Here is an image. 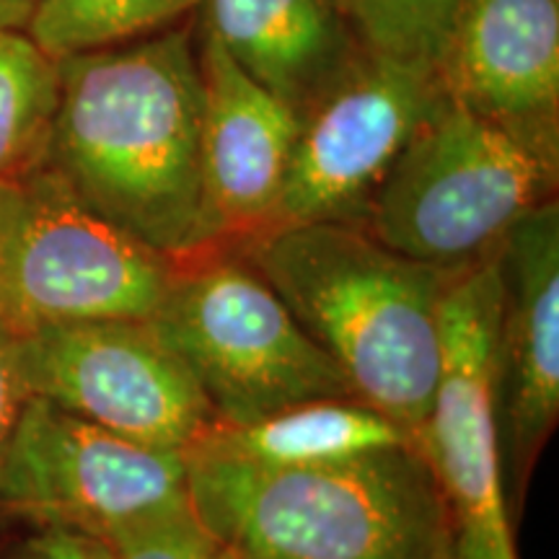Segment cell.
Here are the masks:
<instances>
[{
    "label": "cell",
    "instance_id": "obj_1",
    "mask_svg": "<svg viewBox=\"0 0 559 559\" xmlns=\"http://www.w3.org/2000/svg\"><path fill=\"white\" fill-rule=\"evenodd\" d=\"M194 21L62 58L45 164L91 210L171 260L205 251Z\"/></svg>",
    "mask_w": 559,
    "mask_h": 559
},
{
    "label": "cell",
    "instance_id": "obj_2",
    "mask_svg": "<svg viewBox=\"0 0 559 559\" xmlns=\"http://www.w3.org/2000/svg\"><path fill=\"white\" fill-rule=\"evenodd\" d=\"M330 355L353 396L419 449L443 360V304L461 272L409 260L353 223H300L236 247Z\"/></svg>",
    "mask_w": 559,
    "mask_h": 559
},
{
    "label": "cell",
    "instance_id": "obj_3",
    "mask_svg": "<svg viewBox=\"0 0 559 559\" xmlns=\"http://www.w3.org/2000/svg\"><path fill=\"white\" fill-rule=\"evenodd\" d=\"M194 515L239 559H449L428 461L402 445L296 469L187 459Z\"/></svg>",
    "mask_w": 559,
    "mask_h": 559
},
{
    "label": "cell",
    "instance_id": "obj_4",
    "mask_svg": "<svg viewBox=\"0 0 559 559\" xmlns=\"http://www.w3.org/2000/svg\"><path fill=\"white\" fill-rule=\"evenodd\" d=\"M557 164L445 96L404 145L360 226L409 260L466 272L489 260L528 210L557 198Z\"/></svg>",
    "mask_w": 559,
    "mask_h": 559
},
{
    "label": "cell",
    "instance_id": "obj_5",
    "mask_svg": "<svg viewBox=\"0 0 559 559\" xmlns=\"http://www.w3.org/2000/svg\"><path fill=\"white\" fill-rule=\"evenodd\" d=\"M148 321L198 381L218 423L355 400L330 355L236 247L179 260Z\"/></svg>",
    "mask_w": 559,
    "mask_h": 559
},
{
    "label": "cell",
    "instance_id": "obj_6",
    "mask_svg": "<svg viewBox=\"0 0 559 559\" xmlns=\"http://www.w3.org/2000/svg\"><path fill=\"white\" fill-rule=\"evenodd\" d=\"M177 264L91 210L50 166L0 181V321L13 337L151 319Z\"/></svg>",
    "mask_w": 559,
    "mask_h": 559
},
{
    "label": "cell",
    "instance_id": "obj_7",
    "mask_svg": "<svg viewBox=\"0 0 559 559\" xmlns=\"http://www.w3.org/2000/svg\"><path fill=\"white\" fill-rule=\"evenodd\" d=\"M498 251L453 280L443 304V360L419 453L451 521L456 559H519L498 428Z\"/></svg>",
    "mask_w": 559,
    "mask_h": 559
},
{
    "label": "cell",
    "instance_id": "obj_8",
    "mask_svg": "<svg viewBox=\"0 0 559 559\" xmlns=\"http://www.w3.org/2000/svg\"><path fill=\"white\" fill-rule=\"evenodd\" d=\"M192 510L187 456L32 396L0 451V513L109 539Z\"/></svg>",
    "mask_w": 559,
    "mask_h": 559
},
{
    "label": "cell",
    "instance_id": "obj_9",
    "mask_svg": "<svg viewBox=\"0 0 559 559\" xmlns=\"http://www.w3.org/2000/svg\"><path fill=\"white\" fill-rule=\"evenodd\" d=\"M16 362L29 396L145 449L187 453L218 423L198 381L148 319L21 334Z\"/></svg>",
    "mask_w": 559,
    "mask_h": 559
},
{
    "label": "cell",
    "instance_id": "obj_10",
    "mask_svg": "<svg viewBox=\"0 0 559 559\" xmlns=\"http://www.w3.org/2000/svg\"><path fill=\"white\" fill-rule=\"evenodd\" d=\"M443 102L438 73L360 50L300 111L288 179L267 230L360 226L404 145Z\"/></svg>",
    "mask_w": 559,
    "mask_h": 559
},
{
    "label": "cell",
    "instance_id": "obj_11",
    "mask_svg": "<svg viewBox=\"0 0 559 559\" xmlns=\"http://www.w3.org/2000/svg\"><path fill=\"white\" fill-rule=\"evenodd\" d=\"M498 428L506 489L523 492L559 419V205L551 198L498 247Z\"/></svg>",
    "mask_w": 559,
    "mask_h": 559
},
{
    "label": "cell",
    "instance_id": "obj_12",
    "mask_svg": "<svg viewBox=\"0 0 559 559\" xmlns=\"http://www.w3.org/2000/svg\"><path fill=\"white\" fill-rule=\"evenodd\" d=\"M202 73V241L226 249L270 228L300 115L194 21Z\"/></svg>",
    "mask_w": 559,
    "mask_h": 559
},
{
    "label": "cell",
    "instance_id": "obj_13",
    "mask_svg": "<svg viewBox=\"0 0 559 559\" xmlns=\"http://www.w3.org/2000/svg\"><path fill=\"white\" fill-rule=\"evenodd\" d=\"M438 81L451 102L559 158V0H464Z\"/></svg>",
    "mask_w": 559,
    "mask_h": 559
},
{
    "label": "cell",
    "instance_id": "obj_14",
    "mask_svg": "<svg viewBox=\"0 0 559 559\" xmlns=\"http://www.w3.org/2000/svg\"><path fill=\"white\" fill-rule=\"evenodd\" d=\"M198 24L298 115L360 52L334 0H202Z\"/></svg>",
    "mask_w": 559,
    "mask_h": 559
},
{
    "label": "cell",
    "instance_id": "obj_15",
    "mask_svg": "<svg viewBox=\"0 0 559 559\" xmlns=\"http://www.w3.org/2000/svg\"><path fill=\"white\" fill-rule=\"evenodd\" d=\"M412 445L415 438L394 419L358 400L293 404L251 423H215L185 453L262 469H296Z\"/></svg>",
    "mask_w": 559,
    "mask_h": 559
},
{
    "label": "cell",
    "instance_id": "obj_16",
    "mask_svg": "<svg viewBox=\"0 0 559 559\" xmlns=\"http://www.w3.org/2000/svg\"><path fill=\"white\" fill-rule=\"evenodd\" d=\"M60 107V60L26 29L0 26V181L47 164Z\"/></svg>",
    "mask_w": 559,
    "mask_h": 559
},
{
    "label": "cell",
    "instance_id": "obj_17",
    "mask_svg": "<svg viewBox=\"0 0 559 559\" xmlns=\"http://www.w3.org/2000/svg\"><path fill=\"white\" fill-rule=\"evenodd\" d=\"M200 9L202 0H39L26 34L62 60L166 32Z\"/></svg>",
    "mask_w": 559,
    "mask_h": 559
},
{
    "label": "cell",
    "instance_id": "obj_18",
    "mask_svg": "<svg viewBox=\"0 0 559 559\" xmlns=\"http://www.w3.org/2000/svg\"><path fill=\"white\" fill-rule=\"evenodd\" d=\"M360 50L438 73L464 0H334Z\"/></svg>",
    "mask_w": 559,
    "mask_h": 559
},
{
    "label": "cell",
    "instance_id": "obj_19",
    "mask_svg": "<svg viewBox=\"0 0 559 559\" xmlns=\"http://www.w3.org/2000/svg\"><path fill=\"white\" fill-rule=\"evenodd\" d=\"M115 559H239L194 510L169 515L104 539Z\"/></svg>",
    "mask_w": 559,
    "mask_h": 559
},
{
    "label": "cell",
    "instance_id": "obj_20",
    "mask_svg": "<svg viewBox=\"0 0 559 559\" xmlns=\"http://www.w3.org/2000/svg\"><path fill=\"white\" fill-rule=\"evenodd\" d=\"M13 559H115V555L99 536L66 526H34Z\"/></svg>",
    "mask_w": 559,
    "mask_h": 559
},
{
    "label": "cell",
    "instance_id": "obj_21",
    "mask_svg": "<svg viewBox=\"0 0 559 559\" xmlns=\"http://www.w3.org/2000/svg\"><path fill=\"white\" fill-rule=\"evenodd\" d=\"M29 400V391H26L19 373L16 337L0 321V451L9 443L21 412Z\"/></svg>",
    "mask_w": 559,
    "mask_h": 559
},
{
    "label": "cell",
    "instance_id": "obj_22",
    "mask_svg": "<svg viewBox=\"0 0 559 559\" xmlns=\"http://www.w3.org/2000/svg\"><path fill=\"white\" fill-rule=\"evenodd\" d=\"M39 0H0V26L26 29L32 13L37 11Z\"/></svg>",
    "mask_w": 559,
    "mask_h": 559
},
{
    "label": "cell",
    "instance_id": "obj_23",
    "mask_svg": "<svg viewBox=\"0 0 559 559\" xmlns=\"http://www.w3.org/2000/svg\"><path fill=\"white\" fill-rule=\"evenodd\" d=\"M449 559H456V557H453V549H451V557Z\"/></svg>",
    "mask_w": 559,
    "mask_h": 559
}]
</instances>
